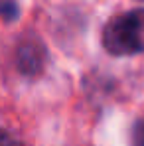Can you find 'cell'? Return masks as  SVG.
Segmentation results:
<instances>
[{
  "mask_svg": "<svg viewBox=\"0 0 144 146\" xmlns=\"http://www.w3.org/2000/svg\"><path fill=\"white\" fill-rule=\"evenodd\" d=\"M132 144L134 146H144V119L136 121L132 128Z\"/></svg>",
  "mask_w": 144,
  "mask_h": 146,
  "instance_id": "4",
  "label": "cell"
},
{
  "mask_svg": "<svg viewBox=\"0 0 144 146\" xmlns=\"http://www.w3.org/2000/svg\"><path fill=\"white\" fill-rule=\"evenodd\" d=\"M140 2H144V0H140Z\"/></svg>",
  "mask_w": 144,
  "mask_h": 146,
  "instance_id": "6",
  "label": "cell"
},
{
  "mask_svg": "<svg viewBox=\"0 0 144 146\" xmlns=\"http://www.w3.org/2000/svg\"><path fill=\"white\" fill-rule=\"evenodd\" d=\"M103 46L113 55L144 51V8H134L111 18L103 28Z\"/></svg>",
  "mask_w": 144,
  "mask_h": 146,
  "instance_id": "1",
  "label": "cell"
},
{
  "mask_svg": "<svg viewBox=\"0 0 144 146\" xmlns=\"http://www.w3.org/2000/svg\"><path fill=\"white\" fill-rule=\"evenodd\" d=\"M20 16V8L16 0H0V18L4 22H14Z\"/></svg>",
  "mask_w": 144,
  "mask_h": 146,
  "instance_id": "3",
  "label": "cell"
},
{
  "mask_svg": "<svg viewBox=\"0 0 144 146\" xmlns=\"http://www.w3.org/2000/svg\"><path fill=\"white\" fill-rule=\"evenodd\" d=\"M0 146H24L22 140H18L14 134H10L8 130L0 128Z\"/></svg>",
  "mask_w": 144,
  "mask_h": 146,
  "instance_id": "5",
  "label": "cell"
},
{
  "mask_svg": "<svg viewBox=\"0 0 144 146\" xmlns=\"http://www.w3.org/2000/svg\"><path fill=\"white\" fill-rule=\"evenodd\" d=\"M44 65H46L44 44L34 36L24 38L16 48V67H18V71L26 77H36V75L42 73Z\"/></svg>",
  "mask_w": 144,
  "mask_h": 146,
  "instance_id": "2",
  "label": "cell"
}]
</instances>
